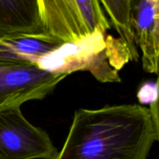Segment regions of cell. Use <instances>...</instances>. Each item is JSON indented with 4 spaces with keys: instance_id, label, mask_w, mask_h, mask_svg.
I'll list each match as a JSON object with an SVG mask.
<instances>
[{
    "instance_id": "cell-4",
    "label": "cell",
    "mask_w": 159,
    "mask_h": 159,
    "mask_svg": "<svg viewBox=\"0 0 159 159\" xmlns=\"http://www.w3.org/2000/svg\"><path fill=\"white\" fill-rule=\"evenodd\" d=\"M67 76L40 69L36 64L0 61V111L44 99Z\"/></svg>"
},
{
    "instance_id": "cell-7",
    "label": "cell",
    "mask_w": 159,
    "mask_h": 159,
    "mask_svg": "<svg viewBox=\"0 0 159 159\" xmlns=\"http://www.w3.org/2000/svg\"><path fill=\"white\" fill-rule=\"evenodd\" d=\"M44 33L38 0H0V38Z\"/></svg>"
},
{
    "instance_id": "cell-12",
    "label": "cell",
    "mask_w": 159,
    "mask_h": 159,
    "mask_svg": "<svg viewBox=\"0 0 159 159\" xmlns=\"http://www.w3.org/2000/svg\"><path fill=\"white\" fill-rule=\"evenodd\" d=\"M151 2H156V3H159V0H149Z\"/></svg>"
},
{
    "instance_id": "cell-6",
    "label": "cell",
    "mask_w": 159,
    "mask_h": 159,
    "mask_svg": "<svg viewBox=\"0 0 159 159\" xmlns=\"http://www.w3.org/2000/svg\"><path fill=\"white\" fill-rule=\"evenodd\" d=\"M45 30L64 42L90 34L75 0H38Z\"/></svg>"
},
{
    "instance_id": "cell-10",
    "label": "cell",
    "mask_w": 159,
    "mask_h": 159,
    "mask_svg": "<svg viewBox=\"0 0 159 159\" xmlns=\"http://www.w3.org/2000/svg\"><path fill=\"white\" fill-rule=\"evenodd\" d=\"M75 2L90 34L96 30L107 32L111 28L99 0H75Z\"/></svg>"
},
{
    "instance_id": "cell-11",
    "label": "cell",
    "mask_w": 159,
    "mask_h": 159,
    "mask_svg": "<svg viewBox=\"0 0 159 159\" xmlns=\"http://www.w3.org/2000/svg\"><path fill=\"white\" fill-rule=\"evenodd\" d=\"M138 101L141 104L151 105L158 100V84L156 82H145L138 93Z\"/></svg>"
},
{
    "instance_id": "cell-5",
    "label": "cell",
    "mask_w": 159,
    "mask_h": 159,
    "mask_svg": "<svg viewBox=\"0 0 159 159\" xmlns=\"http://www.w3.org/2000/svg\"><path fill=\"white\" fill-rule=\"evenodd\" d=\"M132 30L135 43L142 52V65L146 72L158 74L159 54V3L134 0Z\"/></svg>"
},
{
    "instance_id": "cell-3",
    "label": "cell",
    "mask_w": 159,
    "mask_h": 159,
    "mask_svg": "<svg viewBox=\"0 0 159 159\" xmlns=\"http://www.w3.org/2000/svg\"><path fill=\"white\" fill-rule=\"evenodd\" d=\"M57 155L48 134L31 124L20 107L0 111V159H56Z\"/></svg>"
},
{
    "instance_id": "cell-8",
    "label": "cell",
    "mask_w": 159,
    "mask_h": 159,
    "mask_svg": "<svg viewBox=\"0 0 159 159\" xmlns=\"http://www.w3.org/2000/svg\"><path fill=\"white\" fill-rule=\"evenodd\" d=\"M63 43L48 33L0 38V61L36 64Z\"/></svg>"
},
{
    "instance_id": "cell-1",
    "label": "cell",
    "mask_w": 159,
    "mask_h": 159,
    "mask_svg": "<svg viewBox=\"0 0 159 159\" xmlns=\"http://www.w3.org/2000/svg\"><path fill=\"white\" fill-rule=\"evenodd\" d=\"M158 139V124L145 107L79 109L56 159H147Z\"/></svg>"
},
{
    "instance_id": "cell-9",
    "label": "cell",
    "mask_w": 159,
    "mask_h": 159,
    "mask_svg": "<svg viewBox=\"0 0 159 159\" xmlns=\"http://www.w3.org/2000/svg\"><path fill=\"white\" fill-rule=\"evenodd\" d=\"M116 32L128 45L134 61L138 52L132 30V8L134 0H99Z\"/></svg>"
},
{
    "instance_id": "cell-2",
    "label": "cell",
    "mask_w": 159,
    "mask_h": 159,
    "mask_svg": "<svg viewBox=\"0 0 159 159\" xmlns=\"http://www.w3.org/2000/svg\"><path fill=\"white\" fill-rule=\"evenodd\" d=\"M130 61L134 58L122 38L96 30L75 41L65 42L36 65L56 74L89 71L101 82H120L118 71Z\"/></svg>"
}]
</instances>
